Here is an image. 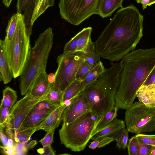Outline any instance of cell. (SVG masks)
<instances>
[{"label": "cell", "instance_id": "6da1fadb", "mask_svg": "<svg viewBox=\"0 0 155 155\" xmlns=\"http://www.w3.org/2000/svg\"><path fill=\"white\" fill-rule=\"evenodd\" d=\"M143 16L131 4L119 9L94 43L102 58L118 61L134 50L143 36Z\"/></svg>", "mask_w": 155, "mask_h": 155}, {"label": "cell", "instance_id": "7a4b0ae2", "mask_svg": "<svg viewBox=\"0 0 155 155\" xmlns=\"http://www.w3.org/2000/svg\"><path fill=\"white\" fill-rule=\"evenodd\" d=\"M120 62L115 106L126 110L134 103L137 91L155 66V48L134 50L124 56Z\"/></svg>", "mask_w": 155, "mask_h": 155}, {"label": "cell", "instance_id": "3957f363", "mask_svg": "<svg viewBox=\"0 0 155 155\" xmlns=\"http://www.w3.org/2000/svg\"><path fill=\"white\" fill-rule=\"evenodd\" d=\"M121 68L120 61L115 63L105 69L83 90L91 111L96 118L95 128L102 118L115 106V96L119 83Z\"/></svg>", "mask_w": 155, "mask_h": 155}, {"label": "cell", "instance_id": "277c9868", "mask_svg": "<svg viewBox=\"0 0 155 155\" xmlns=\"http://www.w3.org/2000/svg\"><path fill=\"white\" fill-rule=\"evenodd\" d=\"M54 37L52 29L49 27L39 35L34 46L31 47L28 58L19 78L22 95L26 94L38 75L46 71Z\"/></svg>", "mask_w": 155, "mask_h": 155}, {"label": "cell", "instance_id": "5b68a950", "mask_svg": "<svg viewBox=\"0 0 155 155\" xmlns=\"http://www.w3.org/2000/svg\"><path fill=\"white\" fill-rule=\"evenodd\" d=\"M95 120L89 111L69 124H62L59 131L61 144L72 151H83L92 137Z\"/></svg>", "mask_w": 155, "mask_h": 155}, {"label": "cell", "instance_id": "8992f818", "mask_svg": "<svg viewBox=\"0 0 155 155\" xmlns=\"http://www.w3.org/2000/svg\"><path fill=\"white\" fill-rule=\"evenodd\" d=\"M30 37L23 16L19 14L18 24L12 38L8 41L5 38L4 40L7 57L14 78L21 75L28 58L31 47Z\"/></svg>", "mask_w": 155, "mask_h": 155}, {"label": "cell", "instance_id": "52a82bcc", "mask_svg": "<svg viewBox=\"0 0 155 155\" xmlns=\"http://www.w3.org/2000/svg\"><path fill=\"white\" fill-rule=\"evenodd\" d=\"M124 122L128 131L136 134L155 130V107L136 101L125 113Z\"/></svg>", "mask_w": 155, "mask_h": 155}, {"label": "cell", "instance_id": "ba28073f", "mask_svg": "<svg viewBox=\"0 0 155 155\" xmlns=\"http://www.w3.org/2000/svg\"><path fill=\"white\" fill-rule=\"evenodd\" d=\"M99 0H60L61 18L74 25L80 24L92 15L97 14Z\"/></svg>", "mask_w": 155, "mask_h": 155}, {"label": "cell", "instance_id": "9c48e42d", "mask_svg": "<svg viewBox=\"0 0 155 155\" xmlns=\"http://www.w3.org/2000/svg\"><path fill=\"white\" fill-rule=\"evenodd\" d=\"M84 61L81 51L68 54L63 53L59 55L57 59L58 67L54 74L53 88L64 91L75 79L78 69Z\"/></svg>", "mask_w": 155, "mask_h": 155}, {"label": "cell", "instance_id": "30bf717a", "mask_svg": "<svg viewBox=\"0 0 155 155\" xmlns=\"http://www.w3.org/2000/svg\"><path fill=\"white\" fill-rule=\"evenodd\" d=\"M55 0H17V13L23 17L27 32L30 36L35 21L49 7L54 5Z\"/></svg>", "mask_w": 155, "mask_h": 155}, {"label": "cell", "instance_id": "8fae6325", "mask_svg": "<svg viewBox=\"0 0 155 155\" xmlns=\"http://www.w3.org/2000/svg\"><path fill=\"white\" fill-rule=\"evenodd\" d=\"M45 96L34 97L28 92L24 97L17 101L11 109L8 117L15 136L30 111L37 103L44 100Z\"/></svg>", "mask_w": 155, "mask_h": 155}, {"label": "cell", "instance_id": "7c38bea8", "mask_svg": "<svg viewBox=\"0 0 155 155\" xmlns=\"http://www.w3.org/2000/svg\"><path fill=\"white\" fill-rule=\"evenodd\" d=\"M58 107L50 104L44 99L39 102L30 111L18 132L39 125Z\"/></svg>", "mask_w": 155, "mask_h": 155}, {"label": "cell", "instance_id": "4fadbf2b", "mask_svg": "<svg viewBox=\"0 0 155 155\" xmlns=\"http://www.w3.org/2000/svg\"><path fill=\"white\" fill-rule=\"evenodd\" d=\"M89 111H91L89 105L83 91L79 92L71 104L64 109L62 117L63 124H69Z\"/></svg>", "mask_w": 155, "mask_h": 155}, {"label": "cell", "instance_id": "5bb4252c", "mask_svg": "<svg viewBox=\"0 0 155 155\" xmlns=\"http://www.w3.org/2000/svg\"><path fill=\"white\" fill-rule=\"evenodd\" d=\"M54 79V74L48 75L46 71L43 72L37 77L28 92L35 97L46 96L53 87Z\"/></svg>", "mask_w": 155, "mask_h": 155}, {"label": "cell", "instance_id": "9a60e30c", "mask_svg": "<svg viewBox=\"0 0 155 155\" xmlns=\"http://www.w3.org/2000/svg\"><path fill=\"white\" fill-rule=\"evenodd\" d=\"M13 74L7 57L4 40H0V79L5 84L10 82Z\"/></svg>", "mask_w": 155, "mask_h": 155}, {"label": "cell", "instance_id": "2e32d148", "mask_svg": "<svg viewBox=\"0 0 155 155\" xmlns=\"http://www.w3.org/2000/svg\"><path fill=\"white\" fill-rule=\"evenodd\" d=\"M66 107L62 103L38 127V130H42L47 132L59 126L62 121V114Z\"/></svg>", "mask_w": 155, "mask_h": 155}, {"label": "cell", "instance_id": "e0dca14e", "mask_svg": "<svg viewBox=\"0 0 155 155\" xmlns=\"http://www.w3.org/2000/svg\"><path fill=\"white\" fill-rule=\"evenodd\" d=\"M136 95L139 101L146 106L155 107V84L142 85Z\"/></svg>", "mask_w": 155, "mask_h": 155}, {"label": "cell", "instance_id": "ac0fdd59", "mask_svg": "<svg viewBox=\"0 0 155 155\" xmlns=\"http://www.w3.org/2000/svg\"><path fill=\"white\" fill-rule=\"evenodd\" d=\"M124 0H99L97 15L104 18L111 15L119 8H121Z\"/></svg>", "mask_w": 155, "mask_h": 155}, {"label": "cell", "instance_id": "d6986e66", "mask_svg": "<svg viewBox=\"0 0 155 155\" xmlns=\"http://www.w3.org/2000/svg\"><path fill=\"white\" fill-rule=\"evenodd\" d=\"M125 127V122L121 120L114 119L101 130L91 138L94 140L98 138L105 136H110L113 134L120 129Z\"/></svg>", "mask_w": 155, "mask_h": 155}, {"label": "cell", "instance_id": "ffe728a7", "mask_svg": "<svg viewBox=\"0 0 155 155\" xmlns=\"http://www.w3.org/2000/svg\"><path fill=\"white\" fill-rule=\"evenodd\" d=\"M105 70L103 64L100 61L91 69L82 81L79 92L83 91L87 85L96 80Z\"/></svg>", "mask_w": 155, "mask_h": 155}, {"label": "cell", "instance_id": "44dd1931", "mask_svg": "<svg viewBox=\"0 0 155 155\" xmlns=\"http://www.w3.org/2000/svg\"><path fill=\"white\" fill-rule=\"evenodd\" d=\"M3 97L1 103L10 110L16 103L17 95L16 91L9 87H6L3 90Z\"/></svg>", "mask_w": 155, "mask_h": 155}, {"label": "cell", "instance_id": "7402d4cb", "mask_svg": "<svg viewBox=\"0 0 155 155\" xmlns=\"http://www.w3.org/2000/svg\"><path fill=\"white\" fill-rule=\"evenodd\" d=\"M82 83L81 81L75 79L63 91L62 103L74 97L79 93Z\"/></svg>", "mask_w": 155, "mask_h": 155}, {"label": "cell", "instance_id": "603a6c76", "mask_svg": "<svg viewBox=\"0 0 155 155\" xmlns=\"http://www.w3.org/2000/svg\"><path fill=\"white\" fill-rule=\"evenodd\" d=\"M118 109L117 107L114 106L109 111L106 113L96 126L93 133L92 137L116 118Z\"/></svg>", "mask_w": 155, "mask_h": 155}, {"label": "cell", "instance_id": "cb8c5ba5", "mask_svg": "<svg viewBox=\"0 0 155 155\" xmlns=\"http://www.w3.org/2000/svg\"><path fill=\"white\" fill-rule=\"evenodd\" d=\"M128 131L125 127L113 134L110 137L116 140L117 147L119 149H125L127 146L128 139Z\"/></svg>", "mask_w": 155, "mask_h": 155}, {"label": "cell", "instance_id": "d4e9b609", "mask_svg": "<svg viewBox=\"0 0 155 155\" xmlns=\"http://www.w3.org/2000/svg\"><path fill=\"white\" fill-rule=\"evenodd\" d=\"M92 29L91 27L84 28L78 32L77 51L83 52L91 38Z\"/></svg>", "mask_w": 155, "mask_h": 155}, {"label": "cell", "instance_id": "484cf974", "mask_svg": "<svg viewBox=\"0 0 155 155\" xmlns=\"http://www.w3.org/2000/svg\"><path fill=\"white\" fill-rule=\"evenodd\" d=\"M63 91L54 88H52L46 95L44 100L50 104L57 107L62 103Z\"/></svg>", "mask_w": 155, "mask_h": 155}, {"label": "cell", "instance_id": "4316f807", "mask_svg": "<svg viewBox=\"0 0 155 155\" xmlns=\"http://www.w3.org/2000/svg\"><path fill=\"white\" fill-rule=\"evenodd\" d=\"M38 126L28 128L18 131L15 136V141L16 143H24L30 140L31 135L38 130Z\"/></svg>", "mask_w": 155, "mask_h": 155}, {"label": "cell", "instance_id": "83f0119b", "mask_svg": "<svg viewBox=\"0 0 155 155\" xmlns=\"http://www.w3.org/2000/svg\"><path fill=\"white\" fill-rule=\"evenodd\" d=\"M19 13H17L13 15L8 22L6 29V35L5 38L8 41H10L13 36L17 26Z\"/></svg>", "mask_w": 155, "mask_h": 155}, {"label": "cell", "instance_id": "f1b7e54d", "mask_svg": "<svg viewBox=\"0 0 155 155\" xmlns=\"http://www.w3.org/2000/svg\"><path fill=\"white\" fill-rule=\"evenodd\" d=\"M36 140H29L24 143H17L15 146L16 149V154H25L29 150L34 148L37 144Z\"/></svg>", "mask_w": 155, "mask_h": 155}, {"label": "cell", "instance_id": "f546056e", "mask_svg": "<svg viewBox=\"0 0 155 155\" xmlns=\"http://www.w3.org/2000/svg\"><path fill=\"white\" fill-rule=\"evenodd\" d=\"M94 66L84 61L78 68L75 76V79L82 81L91 69Z\"/></svg>", "mask_w": 155, "mask_h": 155}, {"label": "cell", "instance_id": "4dcf8cb0", "mask_svg": "<svg viewBox=\"0 0 155 155\" xmlns=\"http://www.w3.org/2000/svg\"><path fill=\"white\" fill-rule=\"evenodd\" d=\"M114 138L110 136H105L101 137L91 142L88 146L89 148L94 150L104 147L114 140Z\"/></svg>", "mask_w": 155, "mask_h": 155}, {"label": "cell", "instance_id": "1f68e13d", "mask_svg": "<svg viewBox=\"0 0 155 155\" xmlns=\"http://www.w3.org/2000/svg\"><path fill=\"white\" fill-rule=\"evenodd\" d=\"M78 37L79 33H78L65 44L63 54H68L74 53L77 52Z\"/></svg>", "mask_w": 155, "mask_h": 155}, {"label": "cell", "instance_id": "d6a6232c", "mask_svg": "<svg viewBox=\"0 0 155 155\" xmlns=\"http://www.w3.org/2000/svg\"><path fill=\"white\" fill-rule=\"evenodd\" d=\"M139 141L136 136L131 138L127 144L128 154L129 155H138Z\"/></svg>", "mask_w": 155, "mask_h": 155}, {"label": "cell", "instance_id": "836d02e7", "mask_svg": "<svg viewBox=\"0 0 155 155\" xmlns=\"http://www.w3.org/2000/svg\"><path fill=\"white\" fill-rule=\"evenodd\" d=\"M135 136L139 143L155 146V135H149L139 134Z\"/></svg>", "mask_w": 155, "mask_h": 155}, {"label": "cell", "instance_id": "e575fe53", "mask_svg": "<svg viewBox=\"0 0 155 155\" xmlns=\"http://www.w3.org/2000/svg\"><path fill=\"white\" fill-rule=\"evenodd\" d=\"M84 60L91 65L95 66L100 61L99 55L96 52L90 53H85L82 52Z\"/></svg>", "mask_w": 155, "mask_h": 155}, {"label": "cell", "instance_id": "d590c367", "mask_svg": "<svg viewBox=\"0 0 155 155\" xmlns=\"http://www.w3.org/2000/svg\"><path fill=\"white\" fill-rule=\"evenodd\" d=\"M54 130L55 129H53L47 132L45 137L39 141L42 146L51 145L53 142Z\"/></svg>", "mask_w": 155, "mask_h": 155}, {"label": "cell", "instance_id": "8d00e7d4", "mask_svg": "<svg viewBox=\"0 0 155 155\" xmlns=\"http://www.w3.org/2000/svg\"><path fill=\"white\" fill-rule=\"evenodd\" d=\"M153 146L139 143L138 155H150Z\"/></svg>", "mask_w": 155, "mask_h": 155}, {"label": "cell", "instance_id": "74e56055", "mask_svg": "<svg viewBox=\"0 0 155 155\" xmlns=\"http://www.w3.org/2000/svg\"><path fill=\"white\" fill-rule=\"evenodd\" d=\"M10 110L2 104L0 105V124L6 120L10 113Z\"/></svg>", "mask_w": 155, "mask_h": 155}, {"label": "cell", "instance_id": "f35d334b", "mask_svg": "<svg viewBox=\"0 0 155 155\" xmlns=\"http://www.w3.org/2000/svg\"><path fill=\"white\" fill-rule=\"evenodd\" d=\"M38 153L42 155H54L55 154L54 151L51 147V145L43 146L42 148L38 149L37 150Z\"/></svg>", "mask_w": 155, "mask_h": 155}, {"label": "cell", "instance_id": "ab89813d", "mask_svg": "<svg viewBox=\"0 0 155 155\" xmlns=\"http://www.w3.org/2000/svg\"><path fill=\"white\" fill-rule=\"evenodd\" d=\"M155 84V66L150 73L143 85Z\"/></svg>", "mask_w": 155, "mask_h": 155}, {"label": "cell", "instance_id": "60d3db41", "mask_svg": "<svg viewBox=\"0 0 155 155\" xmlns=\"http://www.w3.org/2000/svg\"><path fill=\"white\" fill-rule=\"evenodd\" d=\"M83 52L85 53H90L95 52L94 43L91 41L90 38Z\"/></svg>", "mask_w": 155, "mask_h": 155}, {"label": "cell", "instance_id": "b9f144b4", "mask_svg": "<svg viewBox=\"0 0 155 155\" xmlns=\"http://www.w3.org/2000/svg\"><path fill=\"white\" fill-rule=\"evenodd\" d=\"M2 152L4 154L8 155H16V149L15 146L9 148L0 146Z\"/></svg>", "mask_w": 155, "mask_h": 155}, {"label": "cell", "instance_id": "7bdbcfd3", "mask_svg": "<svg viewBox=\"0 0 155 155\" xmlns=\"http://www.w3.org/2000/svg\"><path fill=\"white\" fill-rule=\"evenodd\" d=\"M138 3H141L142 5L143 9L144 10L147 8L148 5L150 0H135Z\"/></svg>", "mask_w": 155, "mask_h": 155}, {"label": "cell", "instance_id": "ee69618b", "mask_svg": "<svg viewBox=\"0 0 155 155\" xmlns=\"http://www.w3.org/2000/svg\"><path fill=\"white\" fill-rule=\"evenodd\" d=\"M12 0H3L2 2L5 6L7 8L9 7Z\"/></svg>", "mask_w": 155, "mask_h": 155}, {"label": "cell", "instance_id": "f6af8a7d", "mask_svg": "<svg viewBox=\"0 0 155 155\" xmlns=\"http://www.w3.org/2000/svg\"><path fill=\"white\" fill-rule=\"evenodd\" d=\"M150 155H155V146H153V148L150 153Z\"/></svg>", "mask_w": 155, "mask_h": 155}, {"label": "cell", "instance_id": "bcb514c9", "mask_svg": "<svg viewBox=\"0 0 155 155\" xmlns=\"http://www.w3.org/2000/svg\"><path fill=\"white\" fill-rule=\"evenodd\" d=\"M154 3H155V0H150V2L148 6H150Z\"/></svg>", "mask_w": 155, "mask_h": 155}]
</instances>
